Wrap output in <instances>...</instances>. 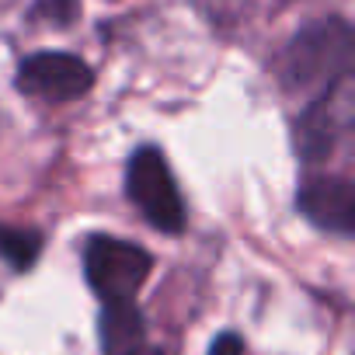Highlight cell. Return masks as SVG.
Returning a JSON list of instances; mask_svg holds the SVG:
<instances>
[{
    "instance_id": "2",
    "label": "cell",
    "mask_w": 355,
    "mask_h": 355,
    "mask_svg": "<svg viewBox=\"0 0 355 355\" xmlns=\"http://www.w3.org/2000/svg\"><path fill=\"white\" fill-rule=\"evenodd\" d=\"M125 192L160 234H182L185 206H182V196H178V185L160 150L143 146L132 153L129 171H125Z\"/></svg>"
},
{
    "instance_id": "5",
    "label": "cell",
    "mask_w": 355,
    "mask_h": 355,
    "mask_svg": "<svg viewBox=\"0 0 355 355\" xmlns=\"http://www.w3.org/2000/svg\"><path fill=\"white\" fill-rule=\"evenodd\" d=\"M300 209L310 223L331 234H352L355 227V192L345 178H310L300 189Z\"/></svg>"
},
{
    "instance_id": "9",
    "label": "cell",
    "mask_w": 355,
    "mask_h": 355,
    "mask_svg": "<svg viewBox=\"0 0 355 355\" xmlns=\"http://www.w3.org/2000/svg\"><path fill=\"white\" fill-rule=\"evenodd\" d=\"M209 355H244V341L237 334H220L209 348Z\"/></svg>"
},
{
    "instance_id": "3",
    "label": "cell",
    "mask_w": 355,
    "mask_h": 355,
    "mask_svg": "<svg viewBox=\"0 0 355 355\" xmlns=\"http://www.w3.org/2000/svg\"><path fill=\"white\" fill-rule=\"evenodd\" d=\"M153 268V258L122 237H91L87 251H84V272L91 289L105 300V303H119V300H132L139 293V286L146 282Z\"/></svg>"
},
{
    "instance_id": "8",
    "label": "cell",
    "mask_w": 355,
    "mask_h": 355,
    "mask_svg": "<svg viewBox=\"0 0 355 355\" xmlns=\"http://www.w3.org/2000/svg\"><path fill=\"white\" fill-rule=\"evenodd\" d=\"M80 15V0H39L35 4V18H49V25L63 28Z\"/></svg>"
},
{
    "instance_id": "4",
    "label": "cell",
    "mask_w": 355,
    "mask_h": 355,
    "mask_svg": "<svg viewBox=\"0 0 355 355\" xmlns=\"http://www.w3.org/2000/svg\"><path fill=\"white\" fill-rule=\"evenodd\" d=\"M94 84L91 67L73 53H35L18 70V87L46 101H73Z\"/></svg>"
},
{
    "instance_id": "1",
    "label": "cell",
    "mask_w": 355,
    "mask_h": 355,
    "mask_svg": "<svg viewBox=\"0 0 355 355\" xmlns=\"http://www.w3.org/2000/svg\"><path fill=\"white\" fill-rule=\"evenodd\" d=\"M352 67V28L345 21H317L289 42L286 84L300 94H331Z\"/></svg>"
},
{
    "instance_id": "7",
    "label": "cell",
    "mask_w": 355,
    "mask_h": 355,
    "mask_svg": "<svg viewBox=\"0 0 355 355\" xmlns=\"http://www.w3.org/2000/svg\"><path fill=\"white\" fill-rule=\"evenodd\" d=\"M42 254V234L25 230V227H0V258L11 268H32L35 258Z\"/></svg>"
},
{
    "instance_id": "6",
    "label": "cell",
    "mask_w": 355,
    "mask_h": 355,
    "mask_svg": "<svg viewBox=\"0 0 355 355\" xmlns=\"http://www.w3.org/2000/svg\"><path fill=\"white\" fill-rule=\"evenodd\" d=\"M139 345H146V327H143V317L132 306V300L105 303V313H101V348H105V355H129Z\"/></svg>"
},
{
    "instance_id": "10",
    "label": "cell",
    "mask_w": 355,
    "mask_h": 355,
    "mask_svg": "<svg viewBox=\"0 0 355 355\" xmlns=\"http://www.w3.org/2000/svg\"><path fill=\"white\" fill-rule=\"evenodd\" d=\"M129 355H164L160 348H153V345H139L136 352H129Z\"/></svg>"
}]
</instances>
